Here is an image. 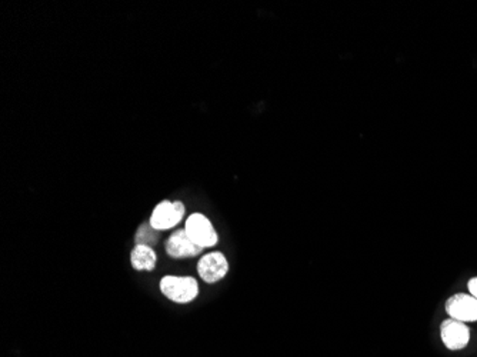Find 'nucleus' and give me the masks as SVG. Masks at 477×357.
I'll return each instance as SVG.
<instances>
[{
    "label": "nucleus",
    "mask_w": 477,
    "mask_h": 357,
    "mask_svg": "<svg viewBox=\"0 0 477 357\" xmlns=\"http://www.w3.org/2000/svg\"><path fill=\"white\" fill-rule=\"evenodd\" d=\"M199 276L206 283H216L222 280L229 272V261L220 252L204 255L197 264Z\"/></svg>",
    "instance_id": "nucleus-6"
},
{
    "label": "nucleus",
    "mask_w": 477,
    "mask_h": 357,
    "mask_svg": "<svg viewBox=\"0 0 477 357\" xmlns=\"http://www.w3.org/2000/svg\"><path fill=\"white\" fill-rule=\"evenodd\" d=\"M166 252L169 256L174 259H183V257H193L203 252V248L196 245L186 230H176L170 234V237L166 242Z\"/></svg>",
    "instance_id": "nucleus-7"
},
{
    "label": "nucleus",
    "mask_w": 477,
    "mask_h": 357,
    "mask_svg": "<svg viewBox=\"0 0 477 357\" xmlns=\"http://www.w3.org/2000/svg\"><path fill=\"white\" fill-rule=\"evenodd\" d=\"M467 289H469L470 294H471L473 297H476V299H477V278H473V279H470V280H469V283H467Z\"/></svg>",
    "instance_id": "nucleus-10"
},
{
    "label": "nucleus",
    "mask_w": 477,
    "mask_h": 357,
    "mask_svg": "<svg viewBox=\"0 0 477 357\" xmlns=\"http://www.w3.org/2000/svg\"><path fill=\"white\" fill-rule=\"evenodd\" d=\"M130 261L132 266L135 267L136 271H153L158 257L155 250L151 246H143V245H137L130 255Z\"/></svg>",
    "instance_id": "nucleus-8"
},
{
    "label": "nucleus",
    "mask_w": 477,
    "mask_h": 357,
    "mask_svg": "<svg viewBox=\"0 0 477 357\" xmlns=\"http://www.w3.org/2000/svg\"><path fill=\"white\" fill-rule=\"evenodd\" d=\"M162 293L174 303H189L196 299L199 284L193 278L165 276L160 280Z\"/></svg>",
    "instance_id": "nucleus-1"
},
{
    "label": "nucleus",
    "mask_w": 477,
    "mask_h": 357,
    "mask_svg": "<svg viewBox=\"0 0 477 357\" xmlns=\"http://www.w3.org/2000/svg\"><path fill=\"white\" fill-rule=\"evenodd\" d=\"M160 230H156L151 223H144L139 227L136 233V245H143V246H151L159 241V233Z\"/></svg>",
    "instance_id": "nucleus-9"
},
{
    "label": "nucleus",
    "mask_w": 477,
    "mask_h": 357,
    "mask_svg": "<svg viewBox=\"0 0 477 357\" xmlns=\"http://www.w3.org/2000/svg\"><path fill=\"white\" fill-rule=\"evenodd\" d=\"M446 312L450 319L463 323L477 321V299L466 293L453 294L446 302Z\"/></svg>",
    "instance_id": "nucleus-4"
},
{
    "label": "nucleus",
    "mask_w": 477,
    "mask_h": 357,
    "mask_svg": "<svg viewBox=\"0 0 477 357\" xmlns=\"http://www.w3.org/2000/svg\"><path fill=\"white\" fill-rule=\"evenodd\" d=\"M440 337L449 350H462L469 344L470 329L463 321L447 319L440 324Z\"/></svg>",
    "instance_id": "nucleus-5"
},
{
    "label": "nucleus",
    "mask_w": 477,
    "mask_h": 357,
    "mask_svg": "<svg viewBox=\"0 0 477 357\" xmlns=\"http://www.w3.org/2000/svg\"><path fill=\"white\" fill-rule=\"evenodd\" d=\"M185 216V204L182 202L163 200L159 203L151 218V223L156 230H167L174 227Z\"/></svg>",
    "instance_id": "nucleus-3"
},
{
    "label": "nucleus",
    "mask_w": 477,
    "mask_h": 357,
    "mask_svg": "<svg viewBox=\"0 0 477 357\" xmlns=\"http://www.w3.org/2000/svg\"><path fill=\"white\" fill-rule=\"evenodd\" d=\"M185 230L190 239L203 249L215 246L219 241L218 233L212 226L211 220L202 213H193L192 216H189Z\"/></svg>",
    "instance_id": "nucleus-2"
}]
</instances>
